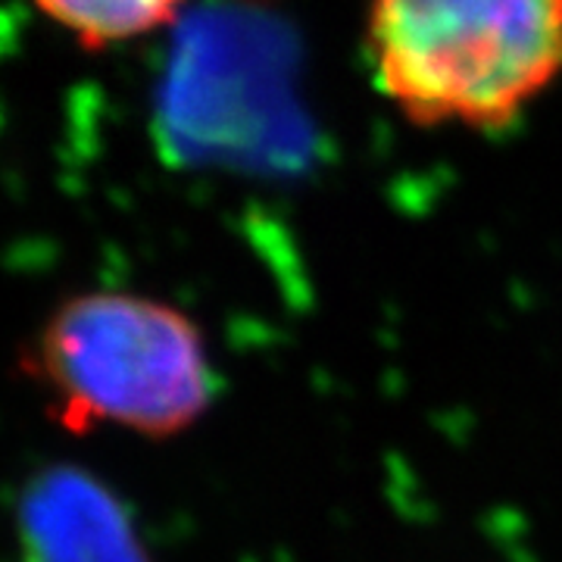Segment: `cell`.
<instances>
[{"label": "cell", "mask_w": 562, "mask_h": 562, "mask_svg": "<svg viewBox=\"0 0 562 562\" xmlns=\"http://www.w3.org/2000/svg\"><path fill=\"white\" fill-rule=\"evenodd\" d=\"M22 369L69 431L98 425L176 438L220 394L201 325L135 291H81L60 301L25 347Z\"/></svg>", "instance_id": "obj_1"}, {"label": "cell", "mask_w": 562, "mask_h": 562, "mask_svg": "<svg viewBox=\"0 0 562 562\" xmlns=\"http://www.w3.org/2000/svg\"><path fill=\"white\" fill-rule=\"evenodd\" d=\"M366 47L403 120L497 132L562 76V0H369Z\"/></svg>", "instance_id": "obj_2"}, {"label": "cell", "mask_w": 562, "mask_h": 562, "mask_svg": "<svg viewBox=\"0 0 562 562\" xmlns=\"http://www.w3.org/2000/svg\"><path fill=\"white\" fill-rule=\"evenodd\" d=\"M20 562H157L128 503L85 465L50 462L22 484Z\"/></svg>", "instance_id": "obj_3"}, {"label": "cell", "mask_w": 562, "mask_h": 562, "mask_svg": "<svg viewBox=\"0 0 562 562\" xmlns=\"http://www.w3.org/2000/svg\"><path fill=\"white\" fill-rule=\"evenodd\" d=\"M85 50L147 38L179 20L184 0H32Z\"/></svg>", "instance_id": "obj_4"}]
</instances>
